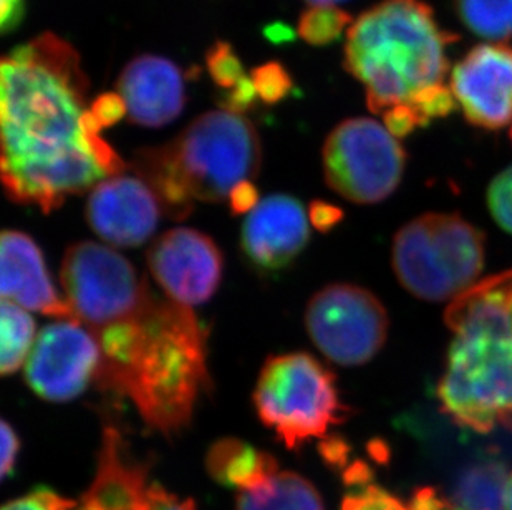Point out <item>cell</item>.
<instances>
[{
  "mask_svg": "<svg viewBox=\"0 0 512 510\" xmlns=\"http://www.w3.org/2000/svg\"><path fill=\"white\" fill-rule=\"evenodd\" d=\"M325 181L355 204L382 203L400 186L406 153L400 141L372 118H350L325 140Z\"/></svg>",
  "mask_w": 512,
  "mask_h": 510,
  "instance_id": "8",
  "label": "cell"
},
{
  "mask_svg": "<svg viewBox=\"0 0 512 510\" xmlns=\"http://www.w3.org/2000/svg\"><path fill=\"white\" fill-rule=\"evenodd\" d=\"M342 510H415L382 487L367 486L355 494H348L342 502Z\"/></svg>",
  "mask_w": 512,
  "mask_h": 510,
  "instance_id": "28",
  "label": "cell"
},
{
  "mask_svg": "<svg viewBox=\"0 0 512 510\" xmlns=\"http://www.w3.org/2000/svg\"><path fill=\"white\" fill-rule=\"evenodd\" d=\"M251 80L256 87L257 95L267 105L281 103L284 98L289 97L294 87L287 68L279 62L264 63L261 67L254 68Z\"/></svg>",
  "mask_w": 512,
  "mask_h": 510,
  "instance_id": "25",
  "label": "cell"
},
{
  "mask_svg": "<svg viewBox=\"0 0 512 510\" xmlns=\"http://www.w3.org/2000/svg\"><path fill=\"white\" fill-rule=\"evenodd\" d=\"M148 510H196L191 499H179L160 484H151Z\"/></svg>",
  "mask_w": 512,
  "mask_h": 510,
  "instance_id": "33",
  "label": "cell"
},
{
  "mask_svg": "<svg viewBox=\"0 0 512 510\" xmlns=\"http://www.w3.org/2000/svg\"><path fill=\"white\" fill-rule=\"evenodd\" d=\"M511 140H512V130H511Z\"/></svg>",
  "mask_w": 512,
  "mask_h": 510,
  "instance_id": "42",
  "label": "cell"
},
{
  "mask_svg": "<svg viewBox=\"0 0 512 510\" xmlns=\"http://www.w3.org/2000/svg\"><path fill=\"white\" fill-rule=\"evenodd\" d=\"M383 123L395 138L401 140L413 135L418 128H425L420 115L410 105H398L383 113Z\"/></svg>",
  "mask_w": 512,
  "mask_h": 510,
  "instance_id": "30",
  "label": "cell"
},
{
  "mask_svg": "<svg viewBox=\"0 0 512 510\" xmlns=\"http://www.w3.org/2000/svg\"><path fill=\"white\" fill-rule=\"evenodd\" d=\"M146 260L168 299L186 307L208 302L223 277V254L216 242L189 227L161 234L148 249Z\"/></svg>",
  "mask_w": 512,
  "mask_h": 510,
  "instance_id": "11",
  "label": "cell"
},
{
  "mask_svg": "<svg viewBox=\"0 0 512 510\" xmlns=\"http://www.w3.org/2000/svg\"><path fill=\"white\" fill-rule=\"evenodd\" d=\"M508 471L503 462L483 461L466 467L453 491L459 510H506Z\"/></svg>",
  "mask_w": 512,
  "mask_h": 510,
  "instance_id": "20",
  "label": "cell"
},
{
  "mask_svg": "<svg viewBox=\"0 0 512 510\" xmlns=\"http://www.w3.org/2000/svg\"><path fill=\"white\" fill-rule=\"evenodd\" d=\"M88 85L77 50L52 32L2 58V183L14 203L49 214L125 171L107 141L83 131Z\"/></svg>",
  "mask_w": 512,
  "mask_h": 510,
  "instance_id": "2",
  "label": "cell"
},
{
  "mask_svg": "<svg viewBox=\"0 0 512 510\" xmlns=\"http://www.w3.org/2000/svg\"><path fill=\"white\" fill-rule=\"evenodd\" d=\"M408 105L420 115L421 120L426 126L431 125V121L436 118H446L451 115L456 108V98L451 92V88L443 85L426 88L418 93Z\"/></svg>",
  "mask_w": 512,
  "mask_h": 510,
  "instance_id": "26",
  "label": "cell"
},
{
  "mask_svg": "<svg viewBox=\"0 0 512 510\" xmlns=\"http://www.w3.org/2000/svg\"><path fill=\"white\" fill-rule=\"evenodd\" d=\"M488 207L498 226L512 234V166L489 184Z\"/></svg>",
  "mask_w": 512,
  "mask_h": 510,
  "instance_id": "27",
  "label": "cell"
},
{
  "mask_svg": "<svg viewBox=\"0 0 512 510\" xmlns=\"http://www.w3.org/2000/svg\"><path fill=\"white\" fill-rule=\"evenodd\" d=\"M60 284L97 340L98 388L133 401L166 438L183 431L211 388L206 335L191 307L158 297L130 260L97 242L68 247Z\"/></svg>",
  "mask_w": 512,
  "mask_h": 510,
  "instance_id": "1",
  "label": "cell"
},
{
  "mask_svg": "<svg viewBox=\"0 0 512 510\" xmlns=\"http://www.w3.org/2000/svg\"><path fill=\"white\" fill-rule=\"evenodd\" d=\"M264 37H266L271 44L284 45L290 44L295 39L294 30L290 29L289 25L284 22H274L264 27Z\"/></svg>",
  "mask_w": 512,
  "mask_h": 510,
  "instance_id": "38",
  "label": "cell"
},
{
  "mask_svg": "<svg viewBox=\"0 0 512 510\" xmlns=\"http://www.w3.org/2000/svg\"><path fill=\"white\" fill-rule=\"evenodd\" d=\"M257 95L256 87L252 83L251 77L242 78L236 87L231 88L228 93H224L218 98L219 105L223 106L224 111H231L236 115H244L246 111L251 110L256 105Z\"/></svg>",
  "mask_w": 512,
  "mask_h": 510,
  "instance_id": "32",
  "label": "cell"
},
{
  "mask_svg": "<svg viewBox=\"0 0 512 510\" xmlns=\"http://www.w3.org/2000/svg\"><path fill=\"white\" fill-rule=\"evenodd\" d=\"M206 467L214 481L247 491L261 486L279 472V464L271 454L262 453L239 439H221L209 449Z\"/></svg>",
  "mask_w": 512,
  "mask_h": 510,
  "instance_id": "18",
  "label": "cell"
},
{
  "mask_svg": "<svg viewBox=\"0 0 512 510\" xmlns=\"http://www.w3.org/2000/svg\"><path fill=\"white\" fill-rule=\"evenodd\" d=\"M310 237L309 212L287 194L259 201L242 226V251L262 270H281L304 251Z\"/></svg>",
  "mask_w": 512,
  "mask_h": 510,
  "instance_id": "14",
  "label": "cell"
},
{
  "mask_svg": "<svg viewBox=\"0 0 512 510\" xmlns=\"http://www.w3.org/2000/svg\"><path fill=\"white\" fill-rule=\"evenodd\" d=\"M0 371L12 375L27 363L35 340V322L25 308L2 299L0 304Z\"/></svg>",
  "mask_w": 512,
  "mask_h": 510,
  "instance_id": "21",
  "label": "cell"
},
{
  "mask_svg": "<svg viewBox=\"0 0 512 510\" xmlns=\"http://www.w3.org/2000/svg\"><path fill=\"white\" fill-rule=\"evenodd\" d=\"M0 272L2 299L50 317L75 320L67 300L58 295L45 265L44 254L32 237L10 229L2 232Z\"/></svg>",
  "mask_w": 512,
  "mask_h": 510,
  "instance_id": "16",
  "label": "cell"
},
{
  "mask_svg": "<svg viewBox=\"0 0 512 510\" xmlns=\"http://www.w3.org/2000/svg\"><path fill=\"white\" fill-rule=\"evenodd\" d=\"M93 116L97 118L102 128H112L123 116L128 115L125 100L120 93L107 92L98 95L93 100L92 108Z\"/></svg>",
  "mask_w": 512,
  "mask_h": 510,
  "instance_id": "31",
  "label": "cell"
},
{
  "mask_svg": "<svg viewBox=\"0 0 512 510\" xmlns=\"http://www.w3.org/2000/svg\"><path fill=\"white\" fill-rule=\"evenodd\" d=\"M304 2H307V4H310L312 5V7H315V5L340 4V2H345V0H304Z\"/></svg>",
  "mask_w": 512,
  "mask_h": 510,
  "instance_id": "39",
  "label": "cell"
},
{
  "mask_svg": "<svg viewBox=\"0 0 512 510\" xmlns=\"http://www.w3.org/2000/svg\"><path fill=\"white\" fill-rule=\"evenodd\" d=\"M512 337V335H511ZM508 338H455L438 385L441 409L461 428L512 431V352Z\"/></svg>",
  "mask_w": 512,
  "mask_h": 510,
  "instance_id": "7",
  "label": "cell"
},
{
  "mask_svg": "<svg viewBox=\"0 0 512 510\" xmlns=\"http://www.w3.org/2000/svg\"><path fill=\"white\" fill-rule=\"evenodd\" d=\"M458 40L425 0H380L348 29L343 68L365 87L368 110L383 115L443 85L450 72L446 49Z\"/></svg>",
  "mask_w": 512,
  "mask_h": 510,
  "instance_id": "3",
  "label": "cell"
},
{
  "mask_svg": "<svg viewBox=\"0 0 512 510\" xmlns=\"http://www.w3.org/2000/svg\"><path fill=\"white\" fill-rule=\"evenodd\" d=\"M229 204H231L234 214H249L259 204V193H257V188L252 184V181L239 184L232 191Z\"/></svg>",
  "mask_w": 512,
  "mask_h": 510,
  "instance_id": "37",
  "label": "cell"
},
{
  "mask_svg": "<svg viewBox=\"0 0 512 510\" xmlns=\"http://www.w3.org/2000/svg\"><path fill=\"white\" fill-rule=\"evenodd\" d=\"M161 212L160 199L143 179L120 174L103 179L90 191L85 216L100 239L128 249L153 236Z\"/></svg>",
  "mask_w": 512,
  "mask_h": 510,
  "instance_id": "13",
  "label": "cell"
},
{
  "mask_svg": "<svg viewBox=\"0 0 512 510\" xmlns=\"http://www.w3.org/2000/svg\"><path fill=\"white\" fill-rule=\"evenodd\" d=\"M446 510H459L458 507L448 506Z\"/></svg>",
  "mask_w": 512,
  "mask_h": 510,
  "instance_id": "41",
  "label": "cell"
},
{
  "mask_svg": "<svg viewBox=\"0 0 512 510\" xmlns=\"http://www.w3.org/2000/svg\"><path fill=\"white\" fill-rule=\"evenodd\" d=\"M484 234L459 214L430 212L401 227L393 270L411 295L428 302L455 300L484 267Z\"/></svg>",
  "mask_w": 512,
  "mask_h": 510,
  "instance_id": "5",
  "label": "cell"
},
{
  "mask_svg": "<svg viewBox=\"0 0 512 510\" xmlns=\"http://www.w3.org/2000/svg\"><path fill=\"white\" fill-rule=\"evenodd\" d=\"M2 464H0V474L2 479L12 474L15 467V461L19 456L20 441L14 428L7 421H2Z\"/></svg>",
  "mask_w": 512,
  "mask_h": 510,
  "instance_id": "34",
  "label": "cell"
},
{
  "mask_svg": "<svg viewBox=\"0 0 512 510\" xmlns=\"http://www.w3.org/2000/svg\"><path fill=\"white\" fill-rule=\"evenodd\" d=\"M309 219L310 224L315 229L325 232L332 229L337 222H340L342 211H340L339 207L324 203V201H315V203L310 204Z\"/></svg>",
  "mask_w": 512,
  "mask_h": 510,
  "instance_id": "36",
  "label": "cell"
},
{
  "mask_svg": "<svg viewBox=\"0 0 512 510\" xmlns=\"http://www.w3.org/2000/svg\"><path fill=\"white\" fill-rule=\"evenodd\" d=\"M261 138L244 115L208 111L176 140L135 154L131 168L160 199L163 212L181 221L194 203H223L239 184L256 178Z\"/></svg>",
  "mask_w": 512,
  "mask_h": 510,
  "instance_id": "4",
  "label": "cell"
},
{
  "mask_svg": "<svg viewBox=\"0 0 512 510\" xmlns=\"http://www.w3.org/2000/svg\"><path fill=\"white\" fill-rule=\"evenodd\" d=\"M236 510H325L319 491L297 472L279 471L261 486L239 492Z\"/></svg>",
  "mask_w": 512,
  "mask_h": 510,
  "instance_id": "19",
  "label": "cell"
},
{
  "mask_svg": "<svg viewBox=\"0 0 512 510\" xmlns=\"http://www.w3.org/2000/svg\"><path fill=\"white\" fill-rule=\"evenodd\" d=\"M451 92L469 125L496 131L512 121V47L483 44L451 70Z\"/></svg>",
  "mask_w": 512,
  "mask_h": 510,
  "instance_id": "12",
  "label": "cell"
},
{
  "mask_svg": "<svg viewBox=\"0 0 512 510\" xmlns=\"http://www.w3.org/2000/svg\"><path fill=\"white\" fill-rule=\"evenodd\" d=\"M75 507L77 504L70 499H65L50 489L40 487L27 496L19 497V499L5 504L2 510H73Z\"/></svg>",
  "mask_w": 512,
  "mask_h": 510,
  "instance_id": "29",
  "label": "cell"
},
{
  "mask_svg": "<svg viewBox=\"0 0 512 510\" xmlns=\"http://www.w3.org/2000/svg\"><path fill=\"white\" fill-rule=\"evenodd\" d=\"M464 27L488 40L512 37V0H453Z\"/></svg>",
  "mask_w": 512,
  "mask_h": 510,
  "instance_id": "22",
  "label": "cell"
},
{
  "mask_svg": "<svg viewBox=\"0 0 512 510\" xmlns=\"http://www.w3.org/2000/svg\"><path fill=\"white\" fill-rule=\"evenodd\" d=\"M116 88L125 100L128 118L145 128H163L176 120L184 103V78L176 63L158 55L133 58Z\"/></svg>",
  "mask_w": 512,
  "mask_h": 510,
  "instance_id": "15",
  "label": "cell"
},
{
  "mask_svg": "<svg viewBox=\"0 0 512 510\" xmlns=\"http://www.w3.org/2000/svg\"><path fill=\"white\" fill-rule=\"evenodd\" d=\"M254 405L262 423L287 449L324 438L330 426L342 423L347 413L334 373L302 352L266 361L254 390Z\"/></svg>",
  "mask_w": 512,
  "mask_h": 510,
  "instance_id": "6",
  "label": "cell"
},
{
  "mask_svg": "<svg viewBox=\"0 0 512 510\" xmlns=\"http://www.w3.org/2000/svg\"><path fill=\"white\" fill-rule=\"evenodd\" d=\"M100 350L92 333L75 320L42 328L25 363V381L42 400L65 403L97 378Z\"/></svg>",
  "mask_w": 512,
  "mask_h": 510,
  "instance_id": "10",
  "label": "cell"
},
{
  "mask_svg": "<svg viewBox=\"0 0 512 510\" xmlns=\"http://www.w3.org/2000/svg\"><path fill=\"white\" fill-rule=\"evenodd\" d=\"M353 22L347 10L335 5H315L300 14L297 34L309 45L325 47L339 40Z\"/></svg>",
  "mask_w": 512,
  "mask_h": 510,
  "instance_id": "23",
  "label": "cell"
},
{
  "mask_svg": "<svg viewBox=\"0 0 512 510\" xmlns=\"http://www.w3.org/2000/svg\"><path fill=\"white\" fill-rule=\"evenodd\" d=\"M445 322L456 338L512 335V269L469 287L451 302Z\"/></svg>",
  "mask_w": 512,
  "mask_h": 510,
  "instance_id": "17",
  "label": "cell"
},
{
  "mask_svg": "<svg viewBox=\"0 0 512 510\" xmlns=\"http://www.w3.org/2000/svg\"><path fill=\"white\" fill-rule=\"evenodd\" d=\"M206 67L213 82L224 90H231L246 77L241 58L234 53L231 44L223 40L214 42L206 53Z\"/></svg>",
  "mask_w": 512,
  "mask_h": 510,
  "instance_id": "24",
  "label": "cell"
},
{
  "mask_svg": "<svg viewBox=\"0 0 512 510\" xmlns=\"http://www.w3.org/2000/svg\"><path fill=\"white\" fill-rule=\"evenodd\" d=\"M25 0H0V32L10 34L24 22Z\"/></svg>",
  "mask_w": 512,
  "mask_h": 510,
  "instance_id": "35",
  "label": "cell"
},
{
  "mask_svg": "<svg viewBox=\"0 0 512 510\" xmlns=\"http://www.w3.org/2000/svg\"><path fill=\"white\" fill-rule=\"evenodd\" d=\"M506 510H512V474H509L508 491H506Z\"/></svg>",
  "mask_w": 512,
  "mask_h": 510,
  "instance_id": "40",
  "label": "cell"
},
{
  "mask_svg": "<svg viewBox=\"0 0 512 510\" xmlns=\"http://www.w3.org/2000/svg\"><path fill=\"white\" fill-rule=\"evenodd\" d=\"M388 315L370 290L332 284L319 290L305 310L309 337L325 358L360 366L377 357L388 337Z\"/></svg>",
  "mask_w": 512,
  "mask_h": 510,
  "instance_id": "9",
  "label": "cell"
}]
</instances>
